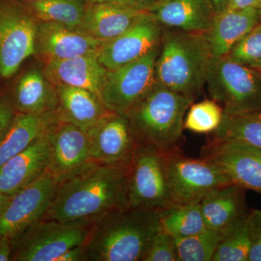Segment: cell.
<instances>
[{"label":"cell","instance_id":"40","mask_svg":"<svg viewBox=\"0 0 261 261\" xmlns=\"http://www.w3.org/2000/svg\"><path fill=\"white\" fill-rule=\"evenodd\" d=\"M210 2L214 8L215 13L218 14L227 8L229 0H210Z\"/></svg>","mask_w":261,"mask_h":261},{"label":"cell","instance_id":"14","mask_svg":"<svg viewBox=\"0 0 261 261\" xmlns=\"http://www.w3.org/2000/svg\"><path fill=\"white\" fill-rule=\"evenodd\" d=\"M87 135L93 162L129 165L138 147L126 115L108 113Z\"/></svg>","mask_w":261,"mask_h":261},{"label":"cell","instance_id":"27","mask_svg":"<svg viewBox=\"0 0 261 261\" xmlns=\"http://www.w3.org/2000/svg\"><path fill=\"white\" fill-rule=\"evenodd\" d=\"M213 137L216 140L235 141L261 147V111L245 113L224 112Z\"/></svg>","mask_w":261,"mask_h":261},{"label":"cell","instance_id":"25","mask_svg":"<svg viewBox=\"0 0 261 261\" xmlns=\"http://www.w3.org/2000/svg\"><path fill=\"white\" fill-rule=\"evenodd\" d=\"M42 72L34 69L24 73L15 88V109L18 113L43 114L53 113L58 102L56 92L51 89Z\"/></svg>","mask_w":261,"mask_h":261},{"label":"cell","instance_id":"11","mask_svg":"<svg viewBox=\"0 0 261 261\" xmlns=\"http://www.w3.org/2000/svg\"><path fill=\"white\" fill-rule=\"evenodd\" d=\"M59 182L47 171L15 195L0 211V240L12 241L31 225L44 219Z\"/></svg>","mask_w":261,"mask_h":261},{"label":"cell","instance_id":"33","mask_svg":"<svg viewBox=\"0 0 261 261\" xmlns=\"http://www.w3.org/2000/svg\"><path fill=\"white\" fill-rule=\"evenodd\" d=\"M142 261H178L174 238L160 227Z\"/></svg>","mask_w":261,"mask_h":261},{"label":"cell","instance_id":"24","mask_svg":"<svg viewBox=\"0 0 261 261\" xmlns=\"http://www.w3.org/2000/svg\"><path fill=\"white\" fill-rule=\"evenodd\" d=\"M56 113H18L0 142V168L44 135L58 119Z\"/></svg>","mask_w":261,"mask_h":261},{"label":"cell","instance_id":"6","mask_svg":"<svg viewBox=\"0 0 261 261\" xmlns=\"http://www.w3.org/2000/svg\"><path fill=\"white\" fill-rule=\"evenodd\" d=\"M93 221L40 220L12 240L11 260L56 261L72 247L87 243Z\"/></svg>","mask_w":261,"mask_h":261},{"label":"cell","instance_id":"35","mask_svg":"<svg viewBox=\"0 0 261 261\" xmlns=\"http://www.w3.org/2000/svg\"><path fill=\"white\" fill-rule=\"evenodd\" d=\"M15 111L13 101L6 97H0V142L14 118Z\"/></svg>","mask_w":261,"mask_h":261},{"label":"cell","instance_id":"12","mask_svg":"<svg viewBox=\"0 0 261 261\" xmlns=\"http://www.w3.org/2000/svg\"><path fill=\"white\" fill-rule=\"evenodd\" d=\"M49 161L47 171L59 184L93 162L87 132L61 118L47 130Z\"/></svg>","mask_w":261,"mask_h":261},{"label":"cell","instance_id":"37","mask_svg":"<svg viewBox=\"0 0 261 261\" xmlns=\"http://www.w3.org/2000/svg\"><path fill=\"white\" fill-rule=\"evenodd\" d=\"M161 1V0H117L118 3L147 12H150Z\"/></svg>","mask_w":261,"mask_h":261},{"label":"cell","instance_id":"9","mask_svg":"<svg viewBox=\"0 0 261 261\" xmlns=\"http://www.w3.org/2000/svg\"><path fill=\"white\" fill-rule=\"evenodd\" d=\"M161 45V44H160ZM160 46L137 61L108 70L101 100L110 112L126 115L157 84Z\"/></svg>","mask_w":261,"mask_h":261},{"label":"cell","instance_id":"2","mask_svg":"<svg viewBox=\"0 0 261 261\" xmlns=\"http://www.w3.org/2000/svg\"><path fill=\"white\" fill-rule=\"evenodd\" d=\"M160 229L158 212L128 206L94 219L87 240L88 260H143Z\"/></svg>","mask_w":261,"mask_h":261},{"label":"cell","instance_id":"17","mask_svg":"<svg viewBox=\"0 0 261 261\" xmlns=\"http://www.w3.org/2000/svg\"><path fill=\"white\" fill-rule=\"evenodd\" d=\"M149 13L118 2L87 5L83 20L75 30L106 43L126 32Z\"/></svg>","mask_w":261,"mask_h":261},{"label":"cell","instance_id":"20","mask_svg":"<svg viewBox=\"0 0 261 261\" xmlns=\"http://www.w3.org/2000/svg\"><path fill=\"white\" fill-rule=\"evenodd\" d=\"M261 22V9H230L215 15L205 33L214 58L228 56L233 47Z\"/></svg>","mask_w":261,"mask_h":261},{"label":"cell","instance_id":"7","mask_svg":"<svg viewBox=\"0 0 261 261\" xmlns=\"http://www.w3.org/2000/svg\"><path fill=\"white\" fill-rule=\"evenodd\" d=\"M38 19L30 8L11 1H0V77L8 79L24 61L37 54Z\"/></svg>","mask_w":261,"mask_h":261},{"label":"cell","instance_id":"41","mask_svg":"<svg viewBox=\"0 0 261 261\" xmlns=\"http://www.w3.org/2000/svg\"><path fill=\"white\" fill-rule=\"evenodd\" d=\"M10 197V196L5 195L4 194L2 193V192H0V211H1L2 208L4 207L5 203L8 202Z\"/></svg>","mask_w":261,"mask_h":261},{"label":"cell","instance_id":"42","mask_svg":"<svg viewBox=\"0 0 261 261\" xmlns=\"http://www.w3.org/2000/svg\"><path fill=\"white\" fill-rule=\"evenodd\" d=\"M87 5L99 4V3H112L117 2V0H85Z\"/></svg>","mask_w":261,"mask_h":261},{"label":"cell","instance_id":"13","mask_svg":"<svg viewBox=\"0 0 261 261\" xmlns=\"http://www.w3.org/2000/svg\"><path fill=\"white\" fill-rule=\"evenodd\" d=\"M201 157L217 165L231 183L261 195V147L211 139Z\"/></svg>","mask_w":261,"mask_h":261},{"label":"cell","instance_id":"8","mask_svg":"<svg viewBox=\"0 0 261 261\" xmlns=\"http://www.w3.org/2000/svg\"><path fill=\"white\" fill-rule=\"evenodd\" d=\"M128 202L155 212L172 205L164 154L138 145L128 168Z\"/></svg>","mask_w":261,"mask_h":261},{"label":"cell","instance_id":"5","mask_svg":"<svg viewBox=\"0 0 261 261\" xmlns=\"http://www.w3.org/2000/svg\"><path fill=\"white\" fill-rule=\"evenodd\" d=\"M205 87L211 99L224 112L261 111V71L233 61L228 56L214 58Z\"/></svg>","mask_w":261,"mask_h":261},{"label":"cell","instance_id":"29","mask_svg":"<svg viewBox=\"0 0 261 261\" xmlns=\"http://www.w3.org/2000/svg\"><path fill=\"white\" fill-rule=\"evenodd\" d=\"M247 214L224 230L212 261H248L250 240Z\"/></svg>","mask_w":261,"mask_h":261},{"label":"cell","instance_id":"18","mask_svg":"<svg viewBox=\"0 0 261 261\" xmlns=\"http://www.w3.org/2000/svg\"><path fill=\"white\" fill-rule=\"evenodd\" d=\"M108 71L98 61L95 53L69 59L48 60L44 74L48 82L56 86L86 89L101 99Z\"/></svg>","mask_w":261,"mask_h":261},{"label":"cell","instance_id":"16","mask_svg":"<svg viewBox=\"0 0 261 261\" xmlns=\"http://www.w3.org/2000/svg\"><path fill=\"white\" fill-rule=\"evenodd\" d=\"M49 161L46 132L0 168V192L7 196L15 195L42 176L47 171Z\"/></svg>","mask_w":261,"mask_h":261},{"label":"cell","instance_id":"21","mask_svg":"<svg viewBox=\"0 0 261 261\" xmlns=\"http://www.w3.org/2000/svg\"><path fill=\"white\" fill-rule=\"evenodd\" d=\"M149 13L165 28L206 33L216 15L210 0H161Z\"/></svg>","mask_w":261,"mask_h":261},{"label":"cell","instance_id":"15","mask_svg":"<svg viewBox=\"0 0 261 261\" xmlns=\"http://www.w3.org/2000/svg\"><path fill=\"white\" fill-rule=\"evenodd\" d=\"M163 27L150 13L119 37L104 43L98 61L108 70L116 69L143 58L159 47Z\"/></svg>","mask_w":261,"mask_h":261},{"label":"cell","instance_id":"34","mask_svg":"<svg viewBox=\"0 0 261 261\" xmlns=\"http://www.w3.org/2000/svg\"><path fill=\"white\" fill-rule=\"evenodd\" d=\"M247 227L250 240L248 261H261V210L247 214Z\"/></svg>","mask_w":261,"mask_h":261},{"label":"cell","instance_id":"28","mask_svg":"<svg viewBox=\"0 0 261 261\" xmlns=\"http://www.w3.org/2000/svg\"><path fill=\"white\" fill-rule=\"evenodd\" d=\"M29 8L40 21L75 30L83 20L87 3L85 0H32Z\"/></svg>","mask_w":261,"mask_h":261},{"label":"cell","instance_id":"1","mask_svg":"<svg viewBox=\"0 0 261 261\" xmlns=\"http://www.w3.org/2000/svg\"><path fill=\"white\" fill-rule=\"evenodd\" d=\"M129 165L91 163L60 184L43 219L61 222L94 220L128 207Z\"/></svg>","mask_w":261,"mask_h":261},{"label":"cell","instance_id":"23","mask_svg":"<svg viewBox=\"0 0 261 261\" xmlns=\"http://www.w3.org/2000/svg\"><path fill=\"white\" fill-rule=\"evenodd\" d=\"M56 87L61 106L59 118L85 132H88L111 113L101 99L88 90L65 85H57Z\"/></svg>","mask_w":261,"mask_h":261},{"label":"cell","instance_id":"10","mask_svg":"<svg viewBox=\"0 0 261 261\" xmlns=\"http://www.w3.org/2000/svg\"><path fill=\"white\" fill-rule=\"evenodd\" d=\"M164 155L173 203L200 202L212 190L231 183L210 160L190 159L180 149Z\"/></svg>","mask_w":261,"mask_h":261},{"label":"cell","instance_id":"3","mask_svg":"<svg viewBox=\"0 0 261 261\" xmlns=\"http://www.w3.org/2000/svg\"><path fill=\"white\" fill-rule=\"evenodd\" d=\"M213 59L205 33L163 27L155 63L157 83L195 101L205 88Z\"/></svg>","mask_w":261,"mask_h":261},{"label":"cell","instance_id":"19","mask_svg":"<svg viewBox=\"0 0 261 261\" xmlns=\"http://www.w3.org/2000/svg\"><path fill=\"white\" fill-rule=\"evenodd\" d=\"M104 42L51 22L38 23L36 50L48 60H65L95 54Z\"/></svg>","mask_w":261,"mask_h":261},{"label":"cell","instance_id":"31","mask_svg":"<svg viewBox=\"0 0 261 261\" xmlns=\"http://www.w3.org/2000/svg\"><path fill=\"white\" fill-rule=\"evenodd\" d=\"M224 110L213 99L190 106L185 118V129L198 134L214 133L221 125Z\"/></svg>","mask_w":261,"mask_h":261},{"label":"cell","instance_id":"39","mask_svg":"<svg viewBox=\"0 0 261 261\" xmlns=\"http://www.w3.org/2000/svg\"><path fill=\"white\" fill-rule=\"evenodd\" d=\"M12 245L8 239L0 240V261L11 260Z\"/></svg>","mask_w":261,"mask_h":261},{"label":"cell","instance_id":"26","mask_svg":"<svg viewBox=\"0 0 261 261\" xmlns=\"http://www.w3.org/2000/svg\"><path fill=\"white\" fill-rule=\"evenodd\" d=\"M160 227L174 238L192 236L205 229L200 202L173 203L158 212Z\"/></svg>","mask_w":261,"mask_h":261},{"label":"cell","instance_id":"30","mask_svg":"<svg viewBox=\"0 0 261 261\" xmlns=\"http://www.w3.org/2000/svg\"><path fill=\"white\" fill-rule=\"evenodd\" d=\"M224 231L206 228L185 238H174L178 261H212Z\"/></svg>","mask_w":261,"mask_h":261},{"label":"cell","instance_id":"22","mask_svg":"<svg viewBox=\"0 0 261 261\" xmlns=\"http://www.w3.org/2000/svg\"><path fill=\"white\" fill-rule=\"evenodd\" d=\"M244 190L231 183L215 189L206 195L200 201L206 227L224 231L246 216Z\"/></svg>","mask_w":261,"mask_h":261},{"label":"cell","instance_id":"38","mask_svg":"<svg viewBox=\"0 0 261 261\" xmlns=\"http://www.w3.org/2000/svg\"><path fill=\"white\" fill-rule=\"evenodd\" d=\"M226 8H230V9H245V8L261 9V0H229Z\"/></svg>","mask_w":261,"mask_h":261},{"label":"cell","instance_id":"32","mask_svg":"<svg viewBox=\"0 0 261 261\" xmlns=\"http://www.w3.org/2000/svg\"><path fill=\"white\" fill-rule=\"evenodd\" d=\"M228 56L261 71V22L233 47Z\"/></svg>","mask_w":261,"mask_h":261},{"label":"cell","instance_id":"36","mask_svg":"<svg viewBox=\"0 0 261 261\" xmlns=\"http://www.w3.org/2000/svg\"><path fill=\"white\" fill-rule=\"evenodd\" d=\"M79 245L72 247L65 252L56 261H82L88 260L87 256V245Z\"/></svg>","mask_w":261,"mask_h":261},{"label":"cell","instance_id":"4","mask_svg":"<svg viewBox=\"0 0 261 261\" xmlns=\"http://www.w3.org/2000/svg\"><path fill=\"white\" fill-rule=\"evenodd\" d=\"M193 102L156 84L126 114L138 145L162 154L180 149L185 116Z\"/></svg>","mask_w":261,"mask_h":261}]
</instances>
